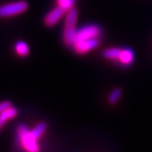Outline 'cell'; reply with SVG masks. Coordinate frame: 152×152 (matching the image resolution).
Wrapping results in <instances>:
<instances>
[{"mask_svg": "<svg viewBox=\"0 0 152 152\" xmlns=\"http://www.w3.org/2000/svg\"><path fill=\"white\" fill-rule=\"evenodd\" d=\"M17 115H18V110L14 107H12L11 108L4 113H0V129L3 128V126L4 125L7 121L13 119L14 118L16 117Z\"/></svg>", "mask_w": 152, "mask_h": 152, "instance_id": "obj_8", "label": "cell"}, {"mask_svg": "<svg viewBox=\"0 0 152 152\" xmlns=\"http://www.w3.org/2000/svg\"><path fill=\"white\" fill-rule=\"evenodd\" d=\"M12 107H13L12 102H10V101H3V102H0V113L5 112L7 110H9Z\"/></svg>", "mask_w": 152, "mask_h": 152, "instance_id": "obj_14", "label": "cell"}, {"mask_svg": "<svg viewBox=\"0 0 152 152\" xmlns=\"http://www.w3.org/2000/svg\"><path fill=\"white\" fill-rule=\"evenodd\" d=\"M29 4L26 1L20 0L0 5V18L16 16L27 10Z\"/></svg>", "mask_w": 152, "mask_h": 152, "instance_id": "obj_3", "label": "cell"}, {"mask_svg": "<svg viewBox=\"0 0 152 152\" xmlns=\"http://www.w3.org/2000/svg\"><path fill=\"white\" fill-rule=\"evenodd\" d=\"M99 38L91 39V40H82L76 41L73 45V48L78 53H86L93 49H95L99 45Z\"/></svg>", "mask_w": 152, "mask_h": 152, "instance_id": "obj_5", "label": "cell"}, {"mask_svg": "<svg viewBox=\"0 0 152 152\" xmlns=\"http://www.w3.org/2000/svg\"><path fill=\"white\" fill-rule=\"evenodd\" d=\"M15 50L17 54L20 57H26L30 53V49L27 43L24 41H18L15 44Z\"/></svg>", "mask_w": 152, "mask_h": 152, "instance_id": "obj_9", "label": "cell"}, {"mask_svg": "<svg viewBox=\"0 0 152 152\" xmlns=\"http://www.w3.org/2000/svg\"><path fill=\"white\" fill-rule=\"evenodd\" d=\"M78 18V13L75 9L72 8L70 9L66 16L65 20V26L64 29L63 33V39L64 43L69 47H73L75 43L76 37L75 25Z\"/></svg>", "mask_w": 152, "mask_h": 152, "instance_id": "obj_1", "label": "cell"}, {"mask_svg": "<svg viewBox=\"0 0 152 152\" xmlns=\"http://www.w3.org/2000/svg\"><path fill=\"white\" fill-rule=\"evenodd\" d=\"M65 10H63L61 7L58 6L57 8L51 10L44 18V23L48 26H55L60 19L63 17Z\"/></svg>", "mask_w": 152, "mask_h": 152, "instance_id": "obj_6", "label": "cell"}, {"mask_svg": "<svg viewBox=\"0 0 152 152\" xmlns=\"http://www.w3.org/2000/svg\"><path fill=\"white\" fill-rule=\"evenodd\" d=\"M18 137L22 147L27 152H39L40 147L38 142L34 136L31 131L29 129L26 124H20L17 129Z\"/></svg>", "mask_w": 152, "mask_h": 152, "instance_id": "obj_2", "label": "cell"}, {"mask_svg": "<svg viewBox=\"0 0 152 152\" xmlns=\"http://www.w3.org/2000/svg\"><path fill=\"white\" fill-rule=\"evenodd\" d=\"M118 61H119L122 64L125 66L130 65L134 61V53L130 49L124 48L122 49L120 53L119 58Z\"/></svg>", "mask_w": 152, "mask_h": 152, "instance_id": "obj_7", "label": "cell"}, {"mask_svg": "<svg viewBox=\"0 0 152 152\" xmlns=\"http://www.w3.org/2000/svg\"><path fill=\"white\" fill-rule=\"evenodd\" d=\"M121 51H122V49L118 48H107L103 52V56L107 59L118 60Z\"/></svg>", "mask_w": 152, "mask_h": 152, "instance_id": "obj_10", "label": "cell"}, {"mask_svg": "<svg viewBox=\"0 0 152 152\" xmlns=\"http://www.w3.org/2000/svg\"><path fill=\"white\" fill-rule=\"evenodd\" d=\"M121 95H122V91L121 90L117 88V89H114L112 92L110 93L108 96V102L111 104H115L121 97Z\"/></svg>", "mask_w": 152, "mask_h": 152, "instance_id": "obj_13", "label": "cell"}, {"mask_svg": "<svg viewBox=\"0 0 152 152\" xmlns=\"http://www.w3.org/2000/svg\"><path fill=\"white\" fill-rule=\"evenodd\" d=\"M58 6L61 7L65 11H69L73 8V6L76 2V0H56Z\"/></svg>", "mask_w": 152, "mask_h": 152, "instance_id": "obj_12", "label": "cell"}, {"mask_svg": "<svg viewBox=\"0 0 152 152\" xmlns=\"http://www.w3.org/2000/svg\"><path fill=\"white\" fill-rule=\"evenodd\" d=\"M102 31L96 25H88L79 29L76 32L75 41L82 40H91L99 38L101 36Z\"/></svg>", "mask_w": 152, "mask_h": 152, "instance_id": "obj_4", "label": "cell"}, {"mask_svg": "<svg viewBox=\"0 0 152 152\" xmlns=\"http://www.w3.org/2000/svg\"><path fill=\"white\" fill-rule=\"evenodd\" d=\"M46 130H47V124L44 122H41L37 125H36L31 131L32 133L33 136L37 140H39L42 136L43 135Z\"/></svg>", "mask_w": 152, "mask_h": 152, "instance_id": "obj_11", "label": "cell"}]
</instances>
